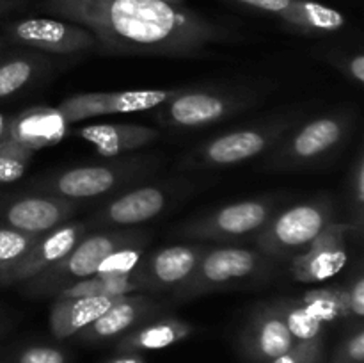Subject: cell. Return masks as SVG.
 Wrapping results in <instances>:
<instances>
[{"mask_svg":"<svg viewBox=\"0 0 364 363\" xmlns=\"http://www.w3.org/2000/svg\"><path fill=\"white\" fill-rule=\"evenodd\" d=\"M43 9L91 31L98 52L116 56L196 59L235 39L224 25L160 0H45Z\"/></svg>","mask_w":364,"mask_h":363,"instance_id":"obj_1","label":"cell"},{"mask_svg":"<svg viewBox=\"0 0 364 363\" xmlns=\"http://www.w3.org/2000/svg\"><path fill=\"white\" fill-rule=\"evenodd\" d=\"M358 123L354 107L331 110L291 128L270 155L263 160V169L299 171L322 166L334 159L350 139Z\"/></svg>","mask_w":364,"mask_h":363,"instance_id":"obj_2","label":"cell"},{"mask_svg":"<svg viewBox=\"0 0 364 363\" xmlns=\"http://www.w3.org/2000/svg\"><path fill=\"white\" fill-rule=\"evenodd\" d=\"M277 262L256 248L219 246L208 248L191 276L173 290L178 301H191L220 290L267 283L276 273Z\"/></svg>","mask_w":364,"mask_h":363,"instance_id":"obj_3","label":"cell"},{"mask_svg":"<svg viewBox=\"0 0 364 363\" xmlns=\"http://www.w3.org/2000/svg\"><path fill=\"white\" fill-rule=\"evenodd\" d=\"M148 231L134 230V228H109V230L84 235L68 255L31 280L20 283V292L32 299L55 298L70 285L92 276L100 262L116 249L135 244L148 246Z\"/></svg>","mask_w":364,"mask_h":363,"instance_id":"obj_4","label":"cell"},{"mask_svg":"<svg viewBox=\"0 0 364 363\" xmlns=\"http://www.w3.org/2000/svg\"><path fill=\"white\" fill-rule=\"evenodd\" d=\"M302 121V112L291 110L287 114L267 117L259 123L233 128L201 142L188 152L180 162L181 169H226L269 153L284 135Z\"/></svg>","mask_w":364,"mask_h":363,"instance_id":"obj_5","label":"cell"},{"mask_svg":"<svg viewBox=\"0 0 364 363\" xmlns=\"http://www.w3.org/2000/svg\"><path fill=\"white\" fill-rule=\"evenodd\" d=\"M160 160L156 157H128L96 166H78L71 169L48 174L31 184V191L46 192L73 201H85L100 196L112 194L119 189L130 187L153 171L159 169Z\"/></svg>","mask_w":364,"mask_h":363,"instance_id":"obj_6","label":"cell"},{"mask_svg":"<svg viewBox=\"0 0 364 363\" xmlns=\"http://www.w3.org/2000/svg\"><path fill=\"white\" fill-rule=\"evenodd\" d=\"M262 100L252 88H181L156 107V120L176 130H199L251 109Z\"/></svg>","mask_w":364,"mask_h":363,"instance_id":"obj_7","label":"cell"},{"mask_svg":"<svg viewBox=\"0 0 364 363\" xmlns=\"http://www.w3.org/2000/svg\"><path fill=\"white\" fill-rule=\"evenodd\" d=\"M334 214L336 205L329 194L297 203L283 212H274L252 242L274 262H290L333 223Z\"/></svg>","mask_w":364,"mask_h":363,"instance_id":"obj_8","label":"cell"},{"mask_svg":"<svg viewBox=\"0 0 364 363\" xmlns=\"http://www.w3.org/2000/svg\"><path fill=\"white\" fill-rule=\"evenodd\" d=\"M276 212V199L249 198L230 203L213 212L203 214L196 219L185 221L174 230V235L185 241L201 242V244L230 246L235 242L255 241L256 233L265 226L267 221Z\"/></svg>","mask_w":364,"mask_h":363,"instance_id":"obj_9","label":"cell"},{"mask_svg":"<svg viewBox=\"0 0 364 363\" xmlns=\"http://www.w3.org/2000/svg\"><path fill=\"white\" fill-rule=\"evenodd\" d=\"M4 41L13 46H27L43 53L75 56L98 50V41L82 25L60 18H21L4 25Z\"/></svg>","mask_w":364,"mask_h":363,"instance_id":"obj_10","label":"cell"},{"mask_svg":"<svg viewBox=\"0 0 364 363\" xmlns=\"http://www.w3.org/2000/svg\"><path fill=\"white\" fill-rule=\"evenodd\" d=\"M188 189L191 185H185L181 180L139 185L110 199L91 217V223L92 226L102 230L144 224L169 209L180 199V196L187 194Z\"/></svg>","mask_w":364,"mask_h":363,"instance_id":"obj_11","label":"cell"},{"mask_svg":"<svg viewBox=\"0 0 364 363\" xmlns=\"http://www.w3.org/2000/svg\"><path fill=\"white\" fill-rule=\"evenodd\" d=\"M299 342L288 326L284 298L256 305L238 337L242 356L251 363H270Z\"/></svg>","mask_w":364,"mask_h":363,"instance_id":"obj_12","label":"cell"},{"mask_svg":"<svg viewBox=\"0 0 364 363\" xmlns=\"http://www.w3.org/2000/svg\"><path fill=\"white\" fill-rule=\"evenodd\" d=\"M181 88L174 89H132V91L80 93L64 98L57 105L66 123L75 125L84 120L110 114H128L153 110L173 98Z\"/></svg>","mask_w":364,"mask_h":363,"instance_id":"obj_13","label":"cell"},{"mask_svg":"<svg viewBox=\"0 0 364 363\" xmlns=\"http://www.w3.org/2000/svg\"><path fill=\"white\" fill-rule=\"evenodd\" d=\"M82 203L46 192H21L0 196V224L41 235L68 223Z\"/></svg>","mask_w":364,"mask_h":363,"instance_id":"obj_14","label":"cell"},{"mask_svg":"<svg viewBox=\"0 0 364 363\" xmlns=\"http://www.w3.org/2000/svg\"><path fill=\"white\" fill-rule=\"evenodd\" d=\"M206 249V244L194 242L166 246L153 253H146L142 262L132 274V280L144 294L174 290L181 281L191 276Z\"/></svg>","mask_w":364,"mask_h":363,"instance_id":"obj_15","label":"cell"},{"mask_svg":"<svg viewBox=\"0 0 364 363\" xmlns=\"http://www.w3.org/2000/svg\"><path fill=\"white\" fill-rule=\"evenodd\" d=\"M348 223L334 219L308 248L290 260V274L299 283H323L340 274L348 260Z\"/></svg>","mask_w":364,"mask_h":363,"instance_id":"obj_16","label":"cell"},{"mask_svg":"<svg viewBox=\"0 0 364 363\" xmlns=\"http://www.w3.org/2000/svg\"><path fill=\"white\" fill-rule=\"evenodd\" d=\"M167 305L149 294H128L121 298L116 305L110 306L102 317L89 324L85 330L77 335V340L87 345H100L114 342L134 327L164 315Z\"/></svg>","mask_w":364,"mask_h":363,"instance_id":"obj_17","label":"cell"},{"mask_svg":"<svg viewBox=\"0 0 364 363\" xmlns=\"http://www.w3.org/2000/svg\"><path fill=\"white\" fill-rule=\"evenodd\" d=\"M270 14L304 34H331L347 25L343 13L315 0H228Z\"/></svg>","mask_w":364,"mask_h":363,"instance_id":"obj_18","label":"cell"},{"mask_svg":"<svg viewBox=\"0 0 364 363\" xmlns=\"http://www.w3.org/2000/svg\"><path fill=\"white\" fill-rule=\"evenodd\" d=\"M87 233V224L84 221L80 223H68L60 224V226L53 228V230L46 231L41 237L38 238L34 246H32L31 251L21 258V262L11 270V274L7 276L6 287L9 285H20L23 281L31 280L36 274H39L41 270H45L46 267H50L52 263H55L57 260L63 258L64 255L70 253V249L80 241L84 235Z\"/></svg>","mask_w":364,"mask_h":363,"instance_id":"obj_19","label":"cell"},{"mask_svg":"<svg viewBox=\"0 0 364 363\" xmlns=\"http://www.w3.org/2000/svg\"><path fill=\"white\" fill-rule=\"evenodd\" d=\"M71 135L89 142L102 157L137 152L160 137L156 128L141 123H95L71 130Z\"/></svg>","mask_w":364,"mask_h":363,"instance_id":"obj_20","label":"cell"},{"mask_svg":"<svg viewBox=\"0 0 364 363\" xmlns=\"http://www.w3.org/2000/svg\"><path fill=\"white\" fill-rule=\"evenodd\" d=\"M48 53L27 46L9 45L0 56V100L13 98L18 93L38 84L53 68Z\"/></svg>","mask_w":364,"mask_h":363,"instance_id":"obj_21","label":"cell"},{"mask_svg":"<svg viewBox=\"0 0 364 363\" xmlns=\"http://www.w3.org/2000/svg\"><path fill=\"white\" fill-rule=\"evenodd\" d=\"M70 134V123H66L57 107H28L21 112L13 114L11 141L38 152L57 144Z\"/></svg>","mask_w":364,"mask_h":363,"instance_id":"obj_22","label":"cell"},{"mask_svg":"<svg viewBox=\"0 0 364 363\" xmlns=\"http://www.w3.org/2000/svg\"><path fill=\"white\" fill-rule=\"evenodd\" d=\"M121 298H53L48 312L50 333L57 340L77 337L82 330L102 317Z\"/></svg>","mask_w":364,"mask_h":363,"instance_id":"obj_23","label":"cell"},{"mask_svg":"<svg viewBox=\"0 0 364 363\" xmlns=\"http://www.w3.org/2000/svg\"><path fill=\"white\" fill-rule=\"evenodd\" d=\"M194 333V326L191 322L178 317L160 315L141 326L134 327L132 331L124 333L116 344L117 352H144V351H159V349L171 347L178 342L187 340Z\"/></svg>","mask_w":364,"mask_h":363,"instance_id":"obj_24","label":"cell"},{"mask_svg":"<svg viewBox=\"0 0 364 363\" xmlns=\"http://www.w3.org/2000/svg\"><path fill=\"white\" fill-rule=\"evenodd\" d=\"M299 301L306 306L311 315H315L326 326H331L340 320H350V326H358L352 320L350 312L347 305V294L345 287H326V288H313V290L304 292L299 298ZM363 324V322H361Z\"/></svg>","mask_w":364,"mask_h":363,"instance_id":"obj_25","label":"cell"},{"mask_svg":"<svg viewBox=\"0 0 364 363\" xmlns=\"http://www.w3.org/2000/svg\"><path fill=\"white\" fill-rule=\"evenodd\" d=\"M139 292L141 288L132 280V276L103 278L92 274L60 290L55 298L59 295L60 298H119V295L139 294Z\"/></svg>","mask_w":364,"mask_h":363,"instance_id":"obj_26","label":"cell"},{"mask_svg":"<svg viewBox=\"0 0 364 363\" xmlns=\"http://www.w3.org/2000/svg\"><path fill=\"white\" fill-rule=\"evenodd\" d=\"M41 235L25 233V231L0 224V287H6L11 270L31 251Z\"/></svg>","mask_w":364,"mask_h":363,"instance_id":"obj_27","label":"cell"},{"mask_svg":"<svg viewBox=\"0 0 364 363\" xmlns=\"http://www.w3.org/2000/svg\"><path fill=\"white\" fill-rule=\"evenodd\" d=\"M68 352L50 344H18L0 347V363H68Z\"/></svg>","mask_w":364,"mask_h":363,"instance_id":"obj_28","label":"cell"},{"mask_svg":"<svg viewBox=\"0 0 364 363\" xmlns=\"http://www.w3.org/2000/svg\"><path fill=\"white\" fill-rule=\"evenodd\" d=\"M146 246L144 244H135V246H123V248L116 249L110 253L109 256L100 262L98 269H96V276L103 278H127L134 274L137 269L139 263L142 262L146 255Z\"/></svg>","mask_w":364,"mask_h":363,"instance_id":"obj_29","label":"cell"},{"mask_svg":"<svg viewBox=\"0 0 364 363\" xmlns=\"http://www.w3.org/2000/svg\"><path fill=\"white\" fill-rule=\"evenodd\" d=\"M34 153L14 141H7L0 146V185L13 184L23 178Z\"/></svg>","mask_w":364,"mask_h":363,"instance_id":"obj_30","label":"cell"},{"mask_svg":"<svg viewBox=\"0 0 364 363\" xmlns=\"http://www.w3.org/2000/svg\"><path fill=\"white\" fill-rule=\"evenodd\" d=\"M348 201H350V228L361 235L364 221V157L359 152L348 177Z\"/></svg>","mask_w":364,"mask_h":363,"instance_id":"obj_31","label":"cell"},{"mask_svg":"<svg viewBox=\"0 0 364 363\" xmlns=\"http://www.w3.org/2000/svg\"><path fill=\"white\" fill-rule=\"evenodd\" d=\"M270 363H326V338L295 342L290 351Z\"/></svg>","mask_w":364,"mask_h":363,"instance_id":"obj_32","label":"cell"},{"mask_svg":"<svg viewBox=\"0 0 364 363\" xmlns=\"http://www.w3.org/2000/svg\"><path fill=\"white\" fill-rule=\"evenodd\" d=\"M331 363H364V327L352 326L347 337L336 345Z\"/></svg>","mask_w":364,"mask_h":363,"instance_id":"obj_33","label":"cell"},{"mask_svg":"<svg viewBox=\"0 0 364 363\" xmlns=\"http://www.w3.org/2000/svg\"><path fill=\"white\" fill-rule=\"evenodd\" d=\"M326 59L348 80L355 82L358 85L364 84V56L361 52H333Z\"/></svg>","mask_w":364,"mask_h":363,"instance_id":"obj_34","label":"cell"},{"mask_svg":"<svg viewBox=\"0 0 364 363\" xmlns=\"http://www.w3.org/2000/svg\"><path fill=\"white\" fill-rule=\"evenodd\" d=\"M345 294H347V305L352 320L355 324H361L364 317V276L361 270H358L350 283L345 285Z\"/></svg>","mask_w":364,"mask_h":363,"instance_id":"obj_35","label":"cell"},{"mask_svg":"<svg viewBox=\"0 0 364 363\" xmlns=\"http://www.w3.org/2000/svg\"><path fill=\"white\" fill-rule=\"evenodd\" d=\"M28 0H0V25L18 11L25 9Z\"/></svg>","mask_w":364,"mask_h":363,"instance_id":"obj_36","label":"cell"},{"mask_svg":"<svg viewBox=\"0 0 364 363\" xmlns=\"http://www.w3.org/2000/svg\"><path fill=\"white\" fill-rule=\"evenodd\" d=\"M11 125H13V114L0 112V146L11 141Z\"/></svg>","mask_w":364,"mask_h":363,"instance_id":"obj_37","label":"cell"},{"mask_svg":"<svg viewBox=\"0 0 364 363\" xmlns=\"http://www.w3.org/2000/svg\"><path fill=\"white\" fill-rule=\"evenodd\" d=\"M105 363H146V362L139 352H117L116 356L107 359Z\"/></svg>","mask_w":364,"mask_h":363,"instance_id":"obj_38","label":"cell"},{"mask_svg":"<svg viewBox=\"0 0 364 363\" xmlns=\"http://www.w3.org/2000/svg\"><path fill=\"white\" fill-rule=\"evenodd\" d=\"M11 327H13V319H11V315L6 310L0 308V347L4 345V340L9 335Z\"/></svg>","mask_w":364,"mask_h":363,"instance_id":"obj_39","label":"cell"},{"mask_svg":"<svg viewBox=\"0 0 364 363\" xmlns=\"http://www.w3.org/2000/svg\"><path fill=\"white\" fill-rule=\"evenodd\" d=\"M7 46H9V45H7V43L4 41V38H2V36H0V56H2V53H4V50H6Z\"/></svg>","mask_w":364,"mask_h":363,"instance_id":"obj_40","label":"cell"},{"mask_svg":"<svg viewBox=\"0 0 364 363\" xmlns=\"http://www.w3.org/2000/svg\"><path fill=\"white\" fill-rule=\"evenodd\" d=\"M160 2L173 4V6H181V4H183V0H160Z\"/></svg>","mask_w":364,"mask_h":363,"instance_id":"obj_41","label":"cell"}]
</instances>
